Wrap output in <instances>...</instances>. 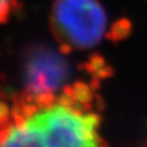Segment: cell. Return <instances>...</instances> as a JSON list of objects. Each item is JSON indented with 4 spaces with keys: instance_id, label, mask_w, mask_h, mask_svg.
<instances>
[{
    "instance_id": "obj_1",
    "label": "cell",
    "mask_w": 147,
    "mask_h": 147,
    "mask_svg": "<svg viewBox=\"0 0 147 147\" xmlns=\"http://www.w3.org/2000/svg\"><path fill=\"white\" fill-rule=\"evenodd\" d=\"M99 117L81 108L57 104L27 118L20 126L7 125L3 146H99Z\"/></svg>"
},
{
    "instance_id": "obj_2",
    "label": "cell",
    "mask_w": 147,
    "mask_h": 147,
    "mask_svg": "<svg viewBox=\"0 0 147 147\" xmlns=\"http://www.w3.org/2000/svg\"><path fill=\"white\" fill-rule=\"evenodd\" d=\"M107 15L97 0H55L50 15L54 36L63 43L80 49L97 45L102 40Z\"/></svg>"
},
{
    "instance_id": "obj_3",
    "label": "cell",
    "mask_w": 147,
    "mask_h": 147,
    "mask_svg": "<svg viewBox=\"0 0 147 147\" xmlns=\"http://www.w3.org/2000/svg\"><path fill=\"white\" fill-rule=\"evenodd\" d=\"M70 76V65L60 57V53L43 44L27 49L24 63L25 93L34 99L44 92L59 90ZM34 102V100H33Z\"/></svg>"
},
{
    "instance_id": "obj_4",
    "label": "cell",
    "mask_w": 147,
    "mask_h": 147,
    "mask_svg": "<svg viewBox=\"0 0 147 147\" xmlns=\"http://www.w3.org/2000/svg\"><path fill=\"white\" fill-rule=\"evenodd\" d=\"M64 93L70 96L71 98L77 103V105L81 109H87L91 105L92 100V92L88 85H86L85 82H76L74 86L65 87Z\"/></svg>"
},
{
    "instance_id": "obj_5",
    "label": "cell",
    "mask_w": 147,
    "mask_h": 147,
    "mask_svg": "<svg viewBox=\"0 0 147 147\" xmlns=\"http://www.w3.org/2000/svg\"><path fill=\"white\" fill-rule=\"evenodd\" d=\"M131 30H132L131 22L127 18H121V20L117 21L115 24H113L112 28L107 33V38L113 40V42L123 40L130 36Z\"/></svg>"
},
{
    "instance_id": "obj_6",
    "label": "cell",
    "mask_w": 147,
    "mask_h": 147,
    "mask_svg": "<svg viewBox=\"0 0 147 147\" xmlns=\"http://www.w3.org/2000/svg\"><path fill=\"white\" fill-rule=\"evenodd\" d=\"M105 66V61L103 57H100L99 54H92L90 57V61L86 64L85 67L87 71H90L91 74H93L96 75L100 69H103Z\"/></svg>"
},
{
    "instance_id": "obj_7",
    "label": "cell",
    "mask_w": 147,
    "mask_h": 147,
    "mask_svg": "<svg viewBox=\"0 0 147 147\" xmlns=\"http://www.w3.org/2000/svg\"><path fill=\"white\" fill-rule=\"evenodd\" d=\"M11 10V0H0V24H4L9 20Z\"/></svg>"
},
{
    "instance_id": "obj_8",
    "label": "cell",
    "mask_w": 147,
    "mask_h": 147,
    "mask_svg": "<svg viewBox=\"0 0 147 147\" xmlns=\"http://www.w3.org/2000/svg\"><path fill=\"white\" fill-rule=\"evenodd\" d=\"M71 52V45L69 43H61L60 47H59V53H60L61 55H65V54H69Z\"/></svg>"
}]
</instances>
